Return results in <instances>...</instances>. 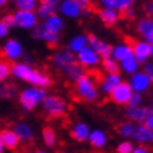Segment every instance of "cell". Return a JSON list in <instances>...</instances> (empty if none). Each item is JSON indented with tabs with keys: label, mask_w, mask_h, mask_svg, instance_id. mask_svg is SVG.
<instances>
[{
	"label": "cell",
	"mask_w": 153,
	"mask_h": 153,
	"mask_svg": "<svg viewBox=\"0 0 153 153\" xmlns=\"http://www.w3.org/2000/svg\"><path fill=\"white\" fill-rule=\"evenodd\" d=\"M87 142L91 148L100 150V149L105 148L107 143H108V135H107V132L104 129H101V128H96V129H91V132L88 135Z\"/></svg>",
	"instance_id": "cell-18"
},
{
	"label": "cell",
	"mask_w": 153,
	"mask_h": 153,
	"mask_svg": "<svg viewBox=\"0 0 153 153\" xmlns=\"http://www.w3.org/2000/svg\"><path fill=\"white\" fill-rule=\"evenodd\" d=\"M143 10H145V13H146V16H148V19L153 20V0H149V1L145 3Z\"/></svg>",
	"instance_id": "cell-42"
},
{
	"label": "cell",
	"mask_w": 153,
	"mask_h": 153,
	"mask_svg": "<svg viewBox=\"0 0 153 153\" xmlns=\"http://www.w3.org/2000/svg\"><path fill=\"white\" fill-rule=\"evenodd\" d=\"M42 111L49 118H60L68 112L69 104L65 98H62L60 96L56 94H48L47 98L42 101L41 104Z\"/></svg>",
	"instance_id": "cell-4"
},
{
	"label": "cell",
	"mask_w": 153,
	"mask_h": 153,
	"mask_svg": "<svg viewBox=\"0 0 153 153\" xmlns=\"http://www.w3.org/2000/svg\"><path fill=\"white\" fill-rule=\"evenodd\" d=\"M132 153H152V150L148 146H145V145H136Z\"/></svg>",
	"instance_id": "cell-43"
},
{
	"label": "cell",
	"mask_w": 153,
	"mask_h": 153,
	"mask_svg": "<svg viewBox=\"0 0 153 153\" xmlns=\"http://www.w3.org/2000/svg\"><path fill=\"white\" fill-rule=\"evenodd\" d=\"M152 112L150 108L148 107H126L124 114H125L126 120L134 122V124H143L148 115Z\"/></svg>",
	"instance_id": "cell-16"
},
{
	"label": "cell",
	"mask_w": 153,
	"mask_h": 153,
	"mask_svg": "<svg viewBox=\"0 0 153 153\" xmlns=\"http://www.w3.org/2000/svg\"><path fill=\"white\" fill-rule=\"evenodd\" d=\"M48 93L47 88L35 87V86H30V87L23 88L19 94V104L23 108V111L31 112L34 111L38 105H41L42 101L47 98Z\"/></svg>",
	"instance_id": "cell-3"
},
{
	"label": "cell",
	"mask_w": 153,
	"mask_h": 153,
	"mask_svg": "<svg viewBox=\"0 0 153 153\" xmlns=\"http://www.w3.org/2000/svg\"><path fill=\"white\" fill-rule=\"evenodd\" d=\"M152 86H153V77H152Z\"/></svg>",
	"instance_id": "cell-53"
},
{
	"label": "cell",
	"mask_w": 153,
	"mask_h": 153,
	"mask_svg": "<svg viewBox=\"0 0 153 153\" xmlns=\"http://www.w3.org/2000/svg\"><path fill=\"white\" fill-rule=\"evenodd\" d=\"M77 62V58L73 52H70L68 48L66 49H60V51H56L53 55H52V63L55 65V68H58L59 70L65 72L70 65H73Z\"/></svg>",
	"instance_id": "cell-8"
},
{
	"label": "cell",
	"mask_w": 153,
	"mask_h": 153,
	"mask_svg": "<svg viewBox=\"0 0 153 153\" xmlns=\"http://www.w3.org/2000/svg\"><path fill=\"white\" fill-rule=\"evenodd\" d=\"M42 142L47 148H55L56 143H58V135H56L55 129L51 128V126H47L42 129Z\"/></svg>",
	"instance_id": "cell-29"
},
{
	"label": "cell",
	"mask_w": 153,
	"mask_h": 153,
	"mask_svg": "<svg viewBox=\"0 0 153 153\" xmlns=\"http://www.w3.org/2000/svg\"><path fill=\"white\" fill-rule=\"evenodd\" d=\"M6 148H4V145H3V142H1V139H0V153H4Z\"/></svg>",
	"instance_id": "cell-47"
},
{
	"label": "cell",
	"mask_w": 153,
	"mask_h": 153,
	"mask_svg": "<svg viewBox=\"0 0 153 153\" xmlns=\"http://www.w3.org/2000/svg\"><path fill=\"white\" fill-rule=\"evenodd\" d=\"M10 34V28L0 20V39H6Z\"/></svg>",
	"instance_id": "cell-41"
},
{
	"label": "cell",
	"mask_w": 153,
	"mask_h": 153,
	"mask_svg": "<svg viewBox=\"0 0 153 153\" xmlns=\"http://www.w3.org/2000/svg\"><path fill=\"white\" fill-rule=\"evenodd\" d=\"M150 110H152V112H153V98H152V102H150V107H149Z\"/></svg>",
	"instance_id": "cell-50"
},
{
	"label": "cell",
	"mask_w": 153,
	"mask_h": 153,
	"mask_svg": "<svg viewBox=\"0 0 153 153\" xmlns=\"http://www.w3.org/2000/svg\"><path fill=\"white\" fill-rule=\"evenodd\" d=\"M134 142L132 140L122 139L120 143L115 146V153H132L134 152Z\"/></svg>",
	"instance_id": "cell-35"
},
{
	"label": "cell",
	"mask_w": 153,
	"mask_h": 153,
	"mask_svg": "<svg viewBox=\"0 0 153 153\" xmlns=\"http://www.w3.org/2000/svg\"><path fill=\"white\" fill-rule=\"evenodd\" d=\"M124 80H122V76L120 73H112V74H105L104 77L101 79L100 82V91L104 94H110L112 93V90L115 87H118L121 83H122Z\"/></svg>",
	"instance_id": "cell-17"
},
{
	"label": "cell",
	"mask_w": 153,
	"mask_h": 153,
	"mask_svg": "<svg viewBox=\"0 0 153 153\" xmlns=\"http://www.w3.org/2000/svg\"><path fill=\"white\" fill-rule=\"evenodd\" d=\"M134 55L132 52V44H128V42H118L112 47V52H111V58L115 59L118 63L122 62L124 59L129 58V56Z\"/></svg>",
	"instance_id": "cell-21"
},
{
	"label": "cell",
	"mask_w": 153,
	"mask_h": 153,
	"mask_svg": "<svg viewBox=\"0 0 153 153\" xmlns=\"http://www.w3.org/2000/svg\"><path fill=\"white\" fill-rule=\"evenodd\" d=\"M87 37H88V47L91 48L93 51L97 52L101 59L111 58L112 47L108 42H105L104 39H101V38H98L97 35H94V34H90Z\"/></svg>",
	"instance_id": "cell-12"
},
{
	"label": "cell",
	"mask_w": 153,
	"mask_h": 153,
	"mask_svg": "<svg viewBox=\"0 0 153 153\" xmlns=\"http://www.w3.org/2000/svg\"><path fill=\"white\" fill-rule=\"evenodd\" d=\"M135 0H98L102 9H112L117 11H125L134 6Z\"/></svg>",
	"instance_id": "cell-25"
},
{
	"label": "cell",
	"mask_w": 153,
	"mask_h": 153,
	"mask_svg": "<svg viewBox=\"0 0 153 153\" xmlns=\"http://www.w3.org/2000/svg\"><path fill=\"white\" fill-rule=\"evenodd\" d=\"M42 24H44V27L47 28L48 31H51L53 34H60L63 27H65V20H63V17L60 14L56 13V14H52L51 17L47 19Z\"/></svg>",
	"instance_id": "cell-26"
},
{
	"label": "cell",
	"mask_w": 153,
	"mask_h": 153,
	"mask_svg": "<svg viewBox=\"0 0 153 153\" xmlns=\"http://www.w3.org/2000/svg\"><path fill=\"white\" fill-rule=\"evenodd\" d=\"M101 66L104 72L107 74H112V73H120V63L117 62L115 59H112V58H107V59H102L101 62Z\"/></svg>",
	"instance_id": "cell-31"
},
{
	"label": "cell",
	"mask_w": 153,
	"mask_h": 153,
	"mask_svg": "<svg viewBox=\"0 0 153 153\" xmlns=\"http://www.w3.org/2000/svg\"><path fill=\"white\" fill-rule=\"evenodd\" d=\"M9 1H14V3H17V1H19V0H9Z\"/></svg>",
	"instance_id": "cell-52"
},
{
	"label": "cell",
	"mask_w": 153,
	"mask_h": 153,
	"mask_svg": "<svg viewBox=\"0 0 153 153\" xmlns=\"http://www.w3.org/2000/svg\"><path fill=\"white\" fill-rule=\"evenodd\" d=\"M73 1L74 3H77V4H79L83 10L88 9V6L91 4V0H73Z\"/></svg>",
	"instance_id": "cell-46"
},
{
	"label": "cell",
	"mask_w": 153,
	"mask_h": 153,
	"mask_svg": "<svg viewBox=\"0 0 153 153\" xmlns=\"http://www.w3.org/2000/svg\"><path fill=\"white\" fill-rule=\"evenodd\" d=\"M98 19L101 20V23L107 27H112L120 21V11L112 9H100L98 11Z\"/></svg>",
	"instance_id": "cell-27"
},
{
	"label": "cell",
	"mask_w": 153,
	"mask_h": 153,
	"mask_svg": "<svg viewBox=\"0 0 153 153\" xmlns=\"http://www.w3.org/2000/svg\"><path fill=\"white\" fill-rule=\"evenodd\" d=\"M1 53L7 62L16 63V62H20L24 56V47L19 39L9 38V39H6V42L1 47Z\"/></svg>",
	"instance_id": "cell-5"
},
{
	"label": "cell",
	"mask_w": 153,
	"mask_h": 153,
	"mask_svg": "<svg viewBox=\"0 0 153 153\" xmlns=\"http://www.w3.org/2000/svg\"><path fill=\"white\" fill-rule=\"evenodd\" d=\"M142 102H143V96L139 93H132L131 96V100L128 102L126 107H142Z\"/></svg>",
	"instance_id": "cell-37"
},
{
	"label": "cell",
	"mask_w": 153,
	"mask_h": 153,
	"mask_svg": "<svg viewBox=\"0 0 153 153\" xmlns=\"http://www.w3.org/2000/svg\"><path fill=\"white\" fill-rule=\"evenodd\" d=\"M7 1H9V0H0V9H3V7L7 4Z\"/></svg>",
	"instance_id": "cell-48"
},
{
	"label": "cell",
	"mask_w": 153,
	"mask_h": 153,
	"mask_svg": "<svg viewBox=\"0 0 153 153\" xmlns=\"http://www.w3.org/2000/svg\"><path fill=\"white\" fill-rule=\"evenodd\" d=\"M14 19H16L17 27L23 28V30H31L33 31L34 28L39 24V20H38L35 11H21V10H17L14 13Z\"/></svg>",
	"instance_id": "cell-9"
},
{
	"label": "cell",
	"mask_w": 153,
	"mask_h": 153,
	"mask_svg": "<svg viewBox=\"0 0 153 153\" xmlns=\"http://www.w3.org/2000/svg\"><path fill=\"white\" fill-rule=\"evenodd\" d=\"M34 153H48V152H47V150H44V149H37Z\"/></svg>",
	"instance_id": "cell-49"
},
{
	"label": "cell",
	"mask_w": 153,
	"mask_h": 153,
	"mask_svg": "<svg viewBox=\"0 0 153 153\" xmlns=\"http://www.w3.org/2000/svg\"><path fill=\"white\" fill-rule=\"evenodd\" d=\"M31 70H33V66L28 62H24V60L16 62L11 65V77L20 82H27L28 74L31 73Z\"/></svg>",
	"instance_id": "cell-20"
},
{
	"label": "cell",
	"mask_w": 153,
	"mask_h": 153,
	"mask_svg": "<svg viewBox=\"0 0 153 153\" xmlns=\"http://www.w3.org/2000/svg\"><path fill=\"white\" fill-rule=\"evenodd\" d=\"M124 14H125V17H126L128 20H134L135 16H136V11H135L134 6H132V7H129L128 10H125V11H124Z\"/></svg>",
	"instance_id": "cell-45"
},
{
	"label": "cell",
	"mask_w": 153,
	"mask_h": 153,
	"mask_svg": "<svg viewBox=\"0 0 153 153\" xmlns=\"http://www.w3.org/2000/svg\"><path fill=\"white\" fill-rule=\"evenodd\" d=\"M132 88L129 87L128 82H122V83L112 90V93L110 94V98H111L112 102H115L118 105H128V102L131 100V96H132Z\"/></svg>",
	"instance_id": "cell-11"
},
{
	"label": "cell",
	"mask_w": 153,
	"mask_h": 153,
	"mask_svg": "<svg viewBox=\"0 0 153 153\" xmlns=\"http://www.w3.org/2000/svg\"><path fill=\"white\" fill-rule=\"evenodd\" d=\"M128 84H129V87L132 88L134 93L143 94V93H146L149 88H150V86H152V79L149 77L148 74H145L142 70H139V72H136L135 74L129 76Z\"/></svg>",
	"instance_id": "cell-7"
},
{
	"label": "cell",
	"mask_w": 153,
	"mask_h": 153,
	"mask_svg": "<svg viewBox=\"0 0 153 153\" xmlns=\"http://www.w3.org/2000/svg\"><path fill=\"white\" fill-rule=\"evenodd\" d=\"M0 139L4 145L6 150H16L20 145V139L17 138L13 128H4L0 131Z\"/></svg>",
	"instance_id": "cell-22"
},
{
	"label": "cell",
	"mask_w": 153,
	"mask_h": 153,
	"mask_svg": "<svg viewBox=\"0 0 153 153\" xmlns=\"http://www.w3.org/2000/svg\"><path fill=\"white\" fill-rule=\"evenodd\" d=\"M150 45H152V58H153V42H150Z\"/></svg>",
	"instance_id": "cell-51"
},
{
	"label": "cell",
	"mask_w": 153,
	"mask_h": 153,
	"mask_svg": "<svg viewBox=\"0 0 153 153\" xmlns=\"http://www.w3.org/2000/svg\"><path fill=\"white\" fill-rule=\"evenodd\" d=\"M39 4V0H19L16 6L21 11H35Z\"/></svg>",
	"instance_id": "cell-32"
},
{
	"label": "cell",
	"mask_w": 153,
	"mask_h": 153,
	"mask_svg": "<svg viewBox=\"0 0 153 153\" xmlns=\"http://www.w3.org/2000/svg\"><path fill=\"white\" fill-rule=\"evenodd\" d=\"M143 125L148 128L149 131H152L153 132V112H150L148 115V118L145 120V122H143Z\"/></svg>",
	"instance_id": "cell-44"
},
{
	"label": "cell",
	"mask_w": 153,
	"mask_h": 153,
	"mask_svg": "<svg viewBox=\"0 0 153 153\" xmlns=\"http://www.w3.org/2000/svg\"><path fill=\"white\" fill-rule=\"evenodd\" d=\"M139 68H140V63L136 60V58L134 55L124 59L122 62H120V69L125 74H129V76L135 74L136 72H139Z\"/></svg>",
	"instance_id": "cell-28"
},
{
	"label": "cell",
	"mask_w": 153,
	"mask_h": 153,
	"mask_svg": "<svg viewBox=\"0 0 153 153\" xmlns=\"http://www.w3.org/2000/svg\"><path fill=\"white\" fill-rule=\"evenodd\" d=\"M58 11L60 13V16L63 19H70V20L79 19L80 16L83 14V9L77 3H74L73 0H60V6Z\"/></svg>",
	"instance_id": "cell-15"
},
{
	"label": "cell",
	"mask_w": 153,
	"mask_h": 153,
	"mask_svg": "<svg viewBox=\"0 0 153 153\" xmlns=\"http://www.w3.org/2000/svg\"><path fill=\"white\" fill-rule=\"evenodd\" d=\"M13 131L20 139V143H30L35 136V131L27 121H17L13 125Z\"/></svg>",
	"instance_id": "cell-14"
},
{
	"label": "cell",
	"mask_w": 153,
	"mask_h": 153,
	"mask_svg": "<svg viewBox=\"0 0 153 153\" xmlns=\"http://www.w3.org/2000/svg\"><path fill=\"white\" fill-rule=\"evenodd\" d=\"M76 58H77V63L83 66L84 69H96L97 66L101 65L102 62L100 55L96 51H93L90 47H87L86 49L79 52L76 55Z\"/></svg>",
	"instance_id": "cell-6"
},
{
	"label": "cell",
	"mask_w": 153,
	"mask_h": 153,
	"mask_svg": "<svg viewBox=\"0 0 153 153\" xmlns=\"http://www.w3.org/2000/svg\"><path fill=\"white\" fill-rule=\"evenodd\" d=\"M145 74H148L149 77L152 79L153 77V60H148L146 63H143V70H142Z\"/></svg>",
	"instance_id": "cell-40"
},
{
	"label": "cell",
	"mask_w": 153,
	"mask_h": 153,
	"mask_svg": "<svg viewBox=\"0 0 153 153\" xmlns=\"http://www.w3.org/2000/svg\"><path fill=\"white\" fill-rule=\"evenodd\" d=\"M90 132H91V129H90V126H88L87 122H84V121H77V122H74L73 126H72V129H70L72 138H73L76 142H79V143L87 142Z\"/></svg>",
	"instance_id": "cell-19"
},
{
	"label": "cell",
	"mask_w": 153,
	"mask_h": 153,
	"mask_svg": "<svg viewBox=\"0 0 153 153\" xmlns=\"http://www.w3.org/2000/svg\"><path fill=\"white\" fill-rule=\"evenodd\" d=\"M63 73H65L66 76L72 80V82H77V80H79L84 73H86V69H84L82 65H79V63L76 62V63H73V65H70L69 68L63 72Z\"/></svg>",
	"instance_id": "cell-30"
},
{
	"label": "cell",
	"mask_w": 153,
	"mask_h": 153,
	"mask_svg": "<svg viewBox=\"0 0 153 153\" xmlns=\"http://www.w3.org/2000/svg\"><path fill=\"white\" fill-rule=\"evenodd\" d=\"M0 20H1V14H0Z\"/></svg>",
	"instance_id": "cell-54"
},
{
	"label": "cell",
	"mask_w": 153,
	"mask_h": 153,
	"mask_svg": "<svg viewBox=\"0 0 153 153\" xmlns=\"http://www.w3.org/2000/svg\"><path fill=\"white\" fill-rule=\"evenodd\" d=\"M88 47V37L86 34H77L69 39L68 42V49L70 52H73L74 55H77L79 52H82L83 49Z\"/></svg>",
	"instance_id": "cell-24"
},
{
	"label": "cell",
	"mask_w": 153,
	"mask_h": 153,
	"mask_svg": "<svg viewBox=\"0 0 153 153\" xmlns=\"http://www.w3.org/2000/svg\"><path fill=\"white\" fill-rule=\"evenodd\" d=\"M74 93L76 97L86 102L97 101L100 96V88L96 77L90 73H84L77 82H74Z\"/></svg>",
	"instance_id": "cell-2"
},
{
	"label": "cell",
	"mask_w": 153,
	"mask_h": 153,
	"mask_svg": "<svg viewBox=\"0 0 153 153\" xmlns=\"http://www.w3.org/2000/svg\"><path fill=\"white\" fill-rule=\"evenodd\" d=\"M39 3H42L44 6H47L48 9H51L53 13H56L59 10L60 0H39Z\"/></svg>",
	"instance_id": "cell-38"
},
{
	"label": "cell",
	"mask_w": 153,
	"mask_h": 153,
	"mask_svg": "<svg viewBox=\"0 0 153 153\" xmlns=\"http://www.w3.org/2000/svg\"><path fill=\"white\" fill-rule=\"evenodd\" d=\"M11 76V65L7 60H0V83H4Z\"/></svg>",
	"instance_id": "cell-33"
},
{
	"label": "cell",
	"mask_w": 153,
	"mask_h": 153,
	"mask_svg": "<svg viewBox=\"0 0 153 153\" xmlns=\"http://www.w3.org/2000/svg\"><path fill=\"white\" fill-rule=\"evenodd\" d=\"M118 134L126 140L136 142L138 145H153V132L149 131L143 124H134L131 121H124L118 125Z\"/></svg>",
	"instance_id": "cell-1"
},
{
	"label": "cell",
	"mask_w": 153,
	"mask_h": 153,
	"mask_svg": "<svg viewBox=\"0 0 153 153\" xmlns=\"http://www.w3.org/2000/svg\"><path fill=\"white\" fill-rule=\"evenodd\" d=\"M13 94H16V88L13 84L0 86V98H10Z\"/></svg>",
	"instance_id": "cell-36"
},
{
	"label": "cell",
	"mask_w": 153,
	"mask_h": 153,
	"mask_svg": "<svg viewBox=\"0 0 153 153\" xmlns=\"http://www.w3.org/2000/svg\"><path fill=\"white\" fill-rule=\"evenodd\" d=\"M35 14H37L38 20H41L42 23H44L47 19H49V17H51L52 14H56V13H53L51 9H48L47 6H44L42 3H39V4H38V7H37V10H35Z\"/></svg>",
	"instance_id": "cell-34"
},
{
	"label": "cell",
	"mask_w": 153,
	"mask_h": 153,
	"mask_svg": "<svg viewBox=\"0 0 153 153\" xmlns=\"http://www.w3.org/2000/svg\"><path fill=\"white\" fill-rule=\"evenodd\" d=\"M1 21L7 25V27L11 30V28H17V24H16V19H14V13H9L6 14L4 17H1Z\"/></svg>",
	"instance_id": "cell-39"
},
{
	"label": "cell",
	"mask_w": 153,
	"mask_h": 153,
	"mask_svg": "<svg viewBox=\"0 0 153 153\" xmlns=\"http://www.w3.org/2000/svg\"><path fill=\"white\" fill-rule=\"evenodd\" d=\"M136 31L142 37V39H145V41H148L150 44L153 38V20L148 19V17H143L142 20H139L138 24H136Z\"/></svg>",
	"instance_id": "cell-23"
},
{
	"label": "cell",
	"mask_w": 153,
	"mask_h": 153,
	"mask_svg": "<svg viewBox=\"0 0 153 153\" xmlns=\"http://www.w3.org/2000/svg\"><path fill=\"white\" fill-rule=\"evenodd\" d=\"M132 52H134V56L136 58V60L140 65H143L152 58V45L145 39H138V41H134V44H132Z\"/></svg>",
	"instance_id": "cell-10"
},
{
	"label": "cell",
	"mask_w": 153,
	"mask_h": 153,
	"mask_svg": "<svg viewBox=\"0 0 153 153\" xmlns=\"http://www.w3.org/2000/svg\"><path fill=\"white\" fill-rule=\"evenodd\" d=\"M31 33H33V37L35 38V39H39V41L45 42V44L51 45V47L58 45L60 41V34H53V33H51V31H48L47 28L44 27L42 23L38 24Z\"/></svg>",
	"instance_id": "cell-13"
}]
</instances>
